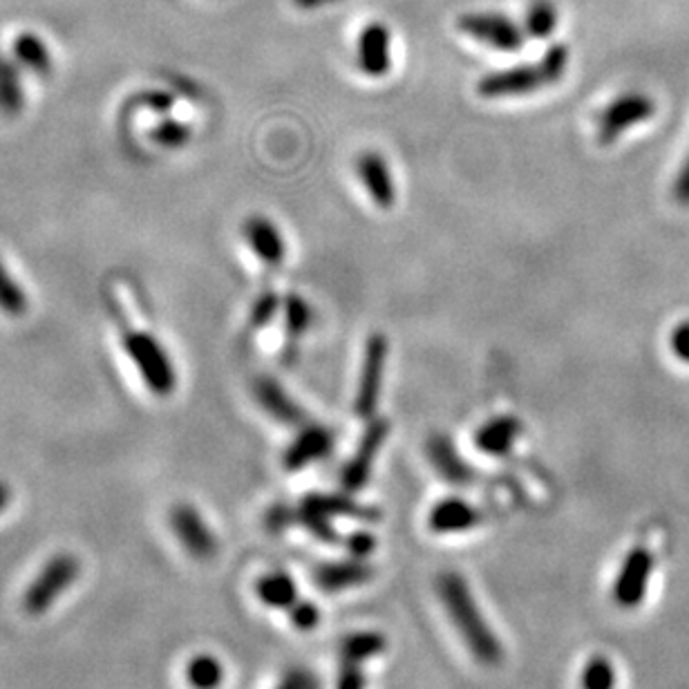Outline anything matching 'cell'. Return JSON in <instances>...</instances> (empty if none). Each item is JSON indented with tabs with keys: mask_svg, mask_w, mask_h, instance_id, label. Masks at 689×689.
<instances>
[{
	"mask_svg": "<svg viewBox=\"0 0 689 689\" xmlns=\"http://www.w3.org/2000/svg\"><path fill=\"white\" fill-rule=\"evenodd\" d=\"M275 689H296V687L292 685V680H287V678H283V682H281L278 687H275Z\"/></svg>",
	"mask_w": 689,
	"mask_h": 689,
	"instance_id": "b9f144b4",
	"label": "cell"
},
{
	"mask_svg": "<svg viewBox=\"0 0 689 689\" xmlns=\"http://www.w3.org/2000/svg\"><path fill=\"white\" fill-rule=\"evenodd\" d=\"M554 85L548 79V72L542 61L537 63H522L507 70L488 72L479 79L477 92L484 99H509V97H524L531 92Z\"/></svg>",
	"mask_w": 689,
	"mask_h": 689,
	"instance_id": "52a82bcc",
	"label": "cell"
},
{
	"mask_svg": "<svg viewBox=\"0 0 689 689\" xmlns=\"http://www.w3.org/2000/svg\"><path fill=\"white\" fill-rule=\"evenodd\" d=\"M372 575H375V569L356 558V560L332 562V565L318 567L316 582L320 589L328 591V593H338V591L370 582Z\"/></svg>",
	"mask_w": 689,
	"mask_h": 689,
	"instance_id": "d6986e66",
	"label": "cell"
},
{
	"mask_svg": "<svg viewBox=\"0 0 689 689\" xmlns=\"http://www.w3.org/2000/svg\"><path fill=\"white\" fill-rule=\"evenodd\" d=\"M305 501L309 507L318 509L320 513H325L328 518H356V520H379V511L377 509H367L360 507L358 501H354L347 495H309L305 497Z\"/></svg>",
	"mask_w": 689,
	"mask_h": 689,
	"instance_id": "603a6c76",
	"label": "cell"
},
{
	"mask_svg": "<svg viewBox=\"0 0 689 689\" xmlns=\"http://www.w3.org/2000/svg\"><path fill=\"white\" fill-rule=\"evenodd\" d=\"M187 678L193 689H219L224 682V665L211 654H198L187 665Z\"/></svg>",
	"mask_w": 689,
	"mask_h": 689,
	"instance_id": "d4e9b609",
	"label": "cell"
},
{
	"mask_svg": "<svg viewBox=\"0 0 689 689\" xmlns=\"http://www.w3.org/2000/svg\"><path fill=\"white\" fill-rule=\"evenodd\" d=\"M81 562L72 554H57L32 580L23 595V609L29 616L48 614L50 607L76 582Z\"/></svg>",
	"mask_w": 689,
	"mask_h": 689,
	"instance_id": "3957f363",
	"label": "cell"
},
{
	"mask_svg": "<svg viewBox=\"0 0 689 689\" xmlns=\"http://www.w3.org/2000/svg\"><path fill=\"white\" fill-rule=\"evenodd\" d=\"M356 59L358 68L363 74L381 79L390 72L392 68V36L390 29L381 23H370L367 25L356 45Z\"/></svg>",
	"mask_w": 689,
	"mask_h": 689,
	"instance_id": "8fae6325",
	"label": "cell"
},
{
	"mask_svg": "<svg viewBox=\"0 0 689 689\" xmlns=\"http://www.w3.org/2000/svg\"><path fill=\"white\" fill-rule=\"evenodd\" d=\"M656 558L648 546H633L614 582V601L622 609L638 607L648 595Z\"/></svg>",
	"mask_w": 689,
	"mask_h": 689,
	"instance_id": "9c48e42d",
	"label": "cell"
},
{
	"mask_svg": "<svg viewBox=\"0 0 689 689\" xmlns=\"http://www.w3.org/2000/svg\"><path fill=\"white\" fill-rule=\"evenodd\" d=\"M170 528L187 554L198 562H209L217 556L219 544L206 520L191 503H177L170 511Z\"/></svg>",
	"mask_w": 689,
	"mask_h": 689,
	"instance_id": "ba28073f",
	"label": "cell"
},
{
	"mask_svg": "<svg viewBox=\"0 0 689 689\" xmlns=\"http://www.w3.org/2000/svg\"><path fill=\"white\" fill-rule=\"evenodd\" d=\"M121 345L151 392H155L157 396H168L175 392L177 388L175 365L168 352L162 347V343L153 334L128 330L121 336Z\"/></svg>",
	"mask_w": 689,
	"mask_h": 689,
	"instance_id": "7a4b0ae2",
	"label": "cell"
},
{
	"mask_svg": "<svg viewBox=\"0 0 689 689\" xmlns=\"http://www.w3.org/2000/svg\"><path fill=\"white\" fill-rule=\"evenodd\" d=\"M669 347L680 363L689 365V320H682V323L672 332Z\"/></svg>",
	"mask_w": 689,
	"mask_h": 689,
	"instance_id": "e575fe53",
	"label": "cell"
},
{
	"mask_svg": "<svg viewBox=\"0 0 689 689\" xmlns=\"http://www.w3.org/2000/svg\"><path fill=\"white\" fill-rule=\"evenodd\" d=\"M285 678L292 680V685L296 689H320L316 676L311 672H307V669H292V672H287Z\"/></svg>",
	"mask_w": 689,
	"mask_h": 689,
	"instance_id": "f35d334b",
	"label": "cell"
},
{
	"mask_svg": "<svg viewBox=\"0 0 689 689\" xmlns=\"http://www.w3.org/2000/svg\"><path fill=\"white\" fill-rule=\"evenodd\" d=\"M193 136V130L191 126L181 123V121H175V119H166V121H159L155 128H153V140L164 146V149H181L187 146L191 142Z\"/></svg>",
	"mask_w": 689,
	"mask_h": 689,
	"instance_id": "4dcf8cb0",
	"label": "cell"
},
{
	"mask_svg": "<svg viewBox=\"0 0 689 689\" xmlns=\"http://www.w3.org/2000/svg\"><path fill=\"white\" fill-rule=\"evenodd\" d=\"M674 200L680 206H689V155L685 157L676 179H674Z\"/></svg>",
	"mask_w": 689,
	"mask_h": 689,
	"instance_id": "74e56055",
	"label": "cell"
},
{
	"mask_svg": "<svg viewBox=\"0 0 689 689\" xmlns=\"http://www.w3.org/2000/svg\"><path fill=\"white\" fill-rule=\"evenodd\" d=\"M245 238L251 251L269 266H281L285 260V240L281 228L264 215H251L245 222Z\"/></svg>",
	"mask_w": 689,
	"mask_h": 689,
	"instance_id": "9a60e30c",
	"label": "cell"
},
{
	"mask_svg": "<svg viewBox=\"0 0 689 689\" xmlns=\"http://www.w3.org/2000/svg\"><path fill=\"white\" fill-rule=\"evenodd\" d=\"M459 32L499 52H518L526 40V32L509 16L497 12H471L459 16Z\"/></svg>",
	"mask_w": 689,
	"mask_h": 689,
	"instance_id": "8992f818",
	"label": "cell"
},
{
	"mask_svg": "<svg viewBox=\"0 0 689 689\" xmlns=\"http://www.w3.org/2000/svg\"><path fill=\"white\" fill-rule=\"evenodd\" d=\"M390 435V421L388 419H370L367 424L354 456L347 462V466L343 468L341 475V486L347 492H358L367 486L372 475V466L379 456V450L383 448V443L388 441Z\"/></svg>",
	"mask_w": 689,
	"mask_h": 689,
	"instance_id": "30bf717a",
	"label": "cell"
},
{
	"mask_svg": "<svg viewBox=\"0 0 689 689\" xmlns=\"http://www.w3.org/2000/svg\"><path fill=\"white\" fill-rule=\"evenodd\" d=\"M334 448V435L332 430L323 428V426H309L305 428L287 448L283 464L289 473H298L302 468H307L309 464L320 462L325 459Z\"/></svg>",
	"mask_w": 689,
	"mask_h": 689,
	"instance_id": "4fadbf2b",
	"label": "cell"
},
{
	"mask_svg": "<svg viewBox=\"0 0 689 689\" xmlns=\"http://www.w3.org/2000/svg\"><path fill=\"white\" fill-rule=\"evenodd\" d=\"M345 546H347V550L349 554L354 556V558H367L375 550V546H377V542H375V537L372 535H367V533H354L347 542H345Z\"/></svg>",
	"mask_w": 689,
	"mask_h": 689,
	"instance_id": "8d00e7d4",
	"label": "cell"
},
{
	"mask_svg": "<svg viewBox=\"0 0 689 689\" xmlns=\"http://www.w3.org/2000/svg\"><path fill=\"white\" fill-rule=\"evenodd\" d=\"M356 173H358V179L365 187V191L370 193L372 202L379 209H392L394 206L396 189H394V179H392V173H390L385 157H381L379 153L358 155Z\"/></svg>",
	"mask_w": 689,
	"mask_h": 689,
	"instance_id": "5bb4252c",
	"label": "cell"
},
{
	"mask_svg": "<svg viewBox=\"0 0 689 689\" xmlns=\"http://www.w3.org/2000/svg\"><path fill=\"white\" fill-rule=\"evenodd\" d=\"M388 648V640L379 631H356L347 635L341 642V663H354L363 665L379 654H383Z\"/></svg>",
	"mask_w": 689,
	"mask_h": 689,
	"instance_id": "cb8c5ba5",
	"label": "cell"
},
{
	"mask_svg": "<svg viewBox=\"0 0 689 689\" xmlns=\"http://www.w3.org/2000/svg\"><path fill=\"white\" fill-rule=\"evenodd\" d=\"M278 309H281V298L275 296L273 292H264L262 296H258V300L253 302V309H251V325L256 328V330H262V328H266L271 320H273V316L278 313Z\"/></svg>",
	"mask_w": 689,
	"mask_h": 689,
	"instance_id": "1f68e13d",
	"label": "cell"
},
{
	"mask_svg": "<svg viewBox=\"0 0 689 689\" xmlns=\"http://www.w3.org/2000/svg\"><path fill=\"white\" fill-rule=\"evenodd\" d=\"M289 618H292V625L300 631H311L316 629V625L320 622V611L313 603H307V601H298L292 609H289Z\"/></svg>",
	"mask_w": 689,
	"mask_h": 689,
	"instance_id": "d6a6232c",
	"label": "cell"
},
{
	"mask_svg": "<svg viewBox=\"0 0 689 689\" xmlns=\"http://www.w3.org/2000/svg\"><path fill=\"white\" fill-rule=\"evenodd\" d=\"M365 685H367V678H365L360 665L343 663L336 689H365Z\"/></svg>",
	"mask_w": 689,
	"mask_h": 689,
	"instance_id": "d590c367",
	"label": "cell"
},
{
	"mask_svg": "<svg viewBox=\"0 0 689 689\" xmlns=\"http://www.w3.org/2000/svg\"><path fill=\"white\" fill-rule=\"evenodd\" d=\"M520 435H522V421L513 415H501L486 421L475 432V446L488 456H507L511 454Z\"/></svg>",
	"mask_w": 689,
	"mask_h": 689,
	"instance_id": "ac0fdd59",
	"label": "cell"
},
{
	"mask_svg": "<svg viewBox=\"0 0 689 689\" xmlns=\"http://www.w3.org/2000/svg\"><path fill=\"white\" fill-rule=\"evenodd\" d=\"M654 115L656 104L652 97L642 95V92H627L601 112L598 123H595V140L603 146H609L618 142L627 130L650 121Z\"/></svg>",
	"mask_w": 689,
	"mask_h": 689,
	"instance_id": "5b68a950",
	"label": "cell"
},
{
	"mask_svg": "<svg viewBox=\"0 0 689 689\" xmlns=\"http://www.w3.org/2000/svg\"><path fill=\"white\" fill-rule=\"evenodd\" d=\"M256 595L262 605L271 609L289 611L298 603V586L287 573L273 571V573H264L256 582Z\"/></svg>",
	"mask_w": 689,
	"mask_h": 689,
	"instance_id": "7402d4cb",
	"label": "cell"
},
{
	"mask_svg": "<svg viewBox=\"0 0 689 689\" xmlns=\"http://www.w3.org/2000/svg\"><path fill=\"white\" fill-rule=\"evenodd\" d=\"M334 3H338V0H296V5L302 10H318V8L334 5Z\"/></svg>",
	"mask_w": 689,
	"mask_h": 689,
	"instance_id": "ab89813d",
	"label": "cell"
},
{
	"mask_svg": "<svg viewBox=\"0 0 689 689\" xmlns=\"http://www.w3.org/2000/svg\"><path fill=\"white\" fill-rule=\"evenodd\" d=\"M558 27V8L554 5V0H533L526 21H524V32L531 38H548Z\"/></svg>",
	"mask_w": 689,
	"mask_h": 689,
	"instance_id": "484cf974",
	"label": "cell"
},
{
	"mask_svg": "<svg viewBox=\"0 0 689 689\" xmlns=\"http://www.w3.org/2000/svg\"><path fill=\"white\" fill-rule=\"evenodd\" d=\"M253 394H256V401L262 405V409L266 412L269 417H273L275 421L287 424V426H296V424H300L305 419L298 403L285 392V388L278 381H273L271 377L256 379Z\"/></svg>",
	"mask_w": 689,
	"mask_h": 689,
	"instance_id": "e0dca14e",
	"label": "cell"
},
{
	"mask_svg": "<svg viewBox=\"0 0 689 689\" xmlns=\"http://www.w3.org/2000/svg\"><path fill=\"white\" fill-rule=\"evenodd\" d=\"M582 689H616L618 672L607 656H593L580 674Z\"/></svg>",
	"mask_w": 689,
	"mask_h": 689,
	"instance_id": "83f0119b",
	"label": "cell"
},
{
	"mask_svg": "<svg viewBox=\"0 0 689 689\" xmlns=\"http://www.w3.org/2000/svg\"><path fill=\"white\" fill-rule=\"evenodd\" d=\"M296 524L305 526L320 542H336L338 539V535H336V531L332 526V518H328L325 513H320L318 509L309 507L305 499H302L300 507L296 509Z\"/></svg>",
	"mask_w": 689,
	"mask_h": 689,
	"instance_id": "f1b7e54d",
	"label": "cell"
},
{
	"mask_svg": "<svg viewBox=\"0 0 689 689\" xmlns=\"http://www.w3.org/2000/svg\"><path fill=\"white\" fill-rule=\"evenodd\" d=\"M482 520H484L482 511L475 509L471 501L462 497H446L430 509L428 526L432 533L452 535V533H466L479 526Z\"/></svg>",
	"mask_w": 689,
	"mask_h": 689,
	"instance_id": "7c38bea8",
	"label": "cell"
},
{
	"mask_svg": "<svg viewBox=\"0 0 689 689\" xmlns=\"http://www.w3.org/2000/svg\"><path fill=\"white\" fill-rule=\"evenodd\" d=\"M432 468L450 484L466 486L475 482V471L466 464V459L456 452L454 443L446 435H432L426 446Z\"/></svg>",
	"mask_w": 689,
	"mask_h": 689,
	"instance_id": "2e32d148",
	"label": "cell"
},
{
	"mask_svg": "<svg viewBox=\"0 0 689 689\" xmlns=\"http://www.w3.org/2000/svg\"><path fill=\"white\" fill-rule=\"evenodd\" d=\"M388 352H390V343L383 334H372L370 338H367L360 379H358L356 399H354V412L360 419L370 421L377 415L383 377H385V365H388Z\"/></svg>",
	"mask_w": 689,
	"mask_h": 689,
	"instance_id": "277c9868",
	"label": "cell"
},
{
	"mask_svg": "<svg viewBox=\"0 0 689 689\" xmlns=\"http://www.w3.org/2000/svg\"><path fill=\"white\" fill-rule=\"evenodd\" d=\"M285 307V323H287V332L292 336H300L309 330L311 320H313V311L309 307V302L298 296V294H289L283 302Z\"/></svg>",
	"mask_w": 689,
	"mask_h": 689,
	"instance_id": "f546056e",
	"label": "cell"
},
{
	"mask_svg": "<svg viewBox=\"0 0 689 689\" xmlns=\"http://www.w3.org/2000/svg\"><path fill=\"white\" fill-rule=\"evenodd\" d=\"M25 108V87L21 66L0 52V115L19 117Z\"/></svg>",
	"mask_w": 689,
	"mask_h": 689,
	"instance_id": "ffe728a7",
	"label": "cell"
},
{
	"mask_svg": "<svg viewBox=\"0 0 689 689\" xmlns=\"http://www.w3.org/2000/svg\"><path fill=\"white\" fill-rule=\"evenodd\" d=\"M29 300L23 287L14 281V275L8 271V266L0 262V311L5 316L19 318L27 311Z\"/></svg>",
	"mask_w": 689,
	"mask_h": 689,
	"instance_id": "4316f807",
	"label": "cell"
},
{
	"mask_svg": "<svg viewBox=\"0 0 689 689\" xmlns=\"http://www.w3.org/2000/svg\"><path fill=\"white\" fill-rule=\"evenodd\" d=\"M12 52L14 61L36 76H48L52 72V52L48 43L32 32H23L16 36Z\"/></svg>",
	"mask_w": 689,
	"mask_h": 689,
	"instance_id": "44dd1931",
	"label": "cell"
},
{
	"mask_svg": "<svg viewBox=\"0 0 689 689\" xmlns=\"http://www.w3.org/2000/svg\"><path fill=\"white\" fill-rule=\"evenodd\" d=\"M10 501H12V488H10V484L0 479V513L10 507Z\"/></svg>",
	"mask_w": 689,
	"mask_h": 689,
	"instance_id": "60d3db41",
	"label": "cell"
},
{
	"mask_svg": "<svg viewBox=\"0 0 689 689\" xmlns=\"http://www.w3.org/2000/svg\"><path fill=\"white\" fill-rule=\"evenodd\" d=\"M264 524L271 533H283L285 528L296 524V509L285 507V503H275V507L266 513Z\"/></svg>",
	"mask_w": 689,
	"mask_h": 689,
	"instance_id": "836d02e7",
	"label": "cell"
},
{
	"mask_svg": "<svg viewBox=\"0 0 689 689\" xmlns=\"http://www.w3.org/2000/svg\"><path fill=\"white\" fill-rule=\"evenodd\" d=\"M437 593L468 652L486 667L499 665L503 661V648L492 627L486 622L468 582L454 571H443L437 578Z\"/></svg>",
	"mask_w": 689,
	"mask_h": 689,
	"instance_id": "6da1fadb",
	"label": "cell"
}]
</instances>
